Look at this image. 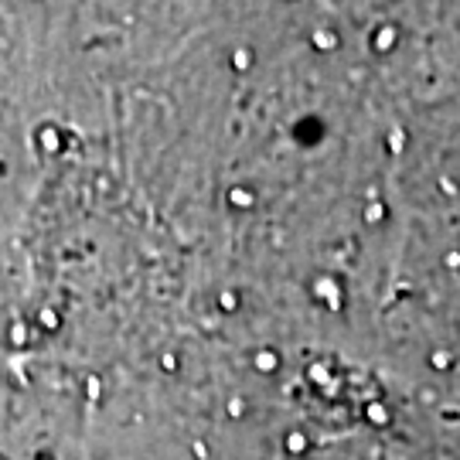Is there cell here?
<instances>
[{"label": "cell", "mask_w": 460, "mask_h": 460, "mask_svg": "<svg viewBox=\"0 0 460 460\" xmlns=\"http://www.w3.org/2000/svg\"><path fill=\"white\" fill-rule=\"evenodd\" d=\"M256 365H260L263 372H273V365H277V358H273V355H260V358H256Z\"/></svg>", "instance_id": "1"}, {"label": "cell", "mask_w": 460, "mask_h": 460, "mask_svg": "<svg viewBox=\"0 0 460 460\" xmlns=\"http://www.w3.org/2000/svg\"><path fill=\"white\" fill-rule=\"evenodd\" d=\"M0 460H4V457H0Z\"/></svg>", "instance_id": "3"}, {"label": "cell", "mask_w": 460, "mask_h": 460, "mask_svg": "<svg viewBox=\"0 0 460 460\" xmlns=\"http://www.w3.org/2000/svg\"><path fill=\"white\" fill-rule=\"evenodd\" d=\"M11 338H14V341H21V338H24V328H21V324H14V328H11Z\"/></svg>", "instance_id": "2"}]
</instances>
